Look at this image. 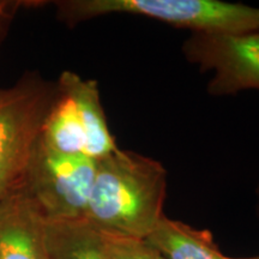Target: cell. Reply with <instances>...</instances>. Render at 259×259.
<instances>
[{
    "instance_id": "cell-14",
    "label": "cell",
    "mask_w": 259,
    "mask_h": 259,
    "mask_svg": "<svg viewBox=\"0 0 259 259\" xmlns=\"http://www.w3.org/2000/svg\"><path fill=\"white\" fill-rule=\"evenodd\" d=\"M257 196H258V205H259V179H258V185H257Z\"/></svg>"
},
{
    "instance_id": "cell-4",
    "label": "cell",
    "mask_w": 259,
    "mask_h": 259,
    "mask_svg": "<svg viewBox=\"0 0 259 259\" xmlns=\"http://www.w3.org/2000/svg\"><path fill=\"white\" fill-rule=\"evenodd\" d=\"M95 173L96 160L56 153L38 141L23 191L47 221L85 219Z\"/></svg>"
},
{
    "instance_id": "cell-2",
    "label": "cell",
    "mask_w": 259,
    "mask_h": 259,
    "mask_svg": "<svg viewBox=\"0 0 259 259\" xmlns=\"http://www.w3.org/2000/svg\"><path fill=\"white\" fill-rule=\"evenodd\" d=\"M56 8L69 25L107 15H134L193 32L259 31V8L220 0H64Z\"/></svg>"
},
{
    "instance_id": "cell-5",
    "label": "cell",
    "mask_w": 259,
    "mask_h": 259,
    "mask_svg": "<svg viewBox=\"0 0 259 259\" xmlns=\"http://www.w3.org/2000/svg\"><path fill=\"white\" fill-rule=\"evenodd\" d=\"M183 54L202 72L211 73L208 83L210 95L228 96L259 90V31L192 32L184 42Z\"/></svg>"
},
{
    "instance_id": "cell-8",
    "label": "cell",
    "mask_w": 259,
    "mask_h": 259,
    "mask_svg": "<svg viewBox=\"0 0 259 259\" xmlns=\"http://www.w3.org/2000/svg\"><path fill=\"white\" fill-rule=\"evenodd\" d=\"M164 259H226L211 233L163 216L144 239Z\"/></svg>"
},
{
    "instance_id": "cell-3",
    "label": "cell",
    "mask_w": 259,
    "mask_h": 259,
    "mask_svg": "<svg viewBox=\"0 0 259 259\" xmlns=\"http://www.w3.org/2000/svg\"><path fill=\"white\" fill-rule=\"evenodd\" d=\"M57 95V84L28 74L0 90V203L23 190L42 125Z\"/></svg>"
},
{
    "instance_id": "cell-7",
    "label": "cell",
    "mask_w": 259,
    "mask_h": 259,
    "mask_svg": "<svg viewBox=\"0 0 259 259\" xmlns=\"http://www.w3.org/2000/svg\"><path fill=\"white\" fill-rule=\"evenodd\" d=\"M57 85L69 95L76 106L84 138L85 155L93 160L112 154L118 149L103 111L96 80L84 79L72 71H64Z\"/></svg>"
},
{
    "instance_id": "cell-9",
    "label": "cell",
    "mask_w": 259,
    "mask_h": 259,
    "mask_svg": "<svg viewBox=\"0 0 259 259\" xmlns=\"http://www.w3.org/2000/svg\"><path fill=\"white\" fill-rule=\"evenodd\" d=\"M48 259H113L105 235L85 219L47 221Z\"/></svg>"
},
{
    "instance_id": "cell-6",
    "label": "cell",
    "mask_w": 259,
    "mask_h": 259,
    "mask_svg": "<svg viewBox=\"0 0 259 259\" xmlns=\"http://www.w3.org/2000/svg\"><path fill=\"white\" fill-rule=\"evenodd\" d=\"M0 259H48L46 219L23 190L0 203Z\"/></svg>"
},
{
    "instance_id": "cell-12",
    "label": "cell",
    "mask_w": 259,
    "mask_h": 259,
    "mask_svg": "<svg viewBox=\"0 0 259 259\" xmlns=\"http://www.w3.org/2000/svg\"><path fill=\"white\" fill-rule=\"evenodd\" d=\"M19 5H21V3L18 2H0V34H2L4 24L14 15L16 9Z\"/></svg>"
},
{
    "instance_id": "cell-10",
    "label": "cell",
    "mask_w": 259,
    "mask_h": 259,
    "mask_svg": "<svg viewBox=\"0 0 259 259\" xmlns=\"http://www.w3.org/2000/svg\"><path fill=\"white\" fill-rule=\"evenodd\" d=\"M40 142L56 153L85 155V138L76 106L58 85L56 99L42 125Z\"/></svg>"
},
{
    "instance_id": "cell-13",
    "label": "cell",
    "mask_w": 259,
    "mask_h": 259,
    "mask_svg": "<svg viewBox=\"0 0 259 259\" xmlns=\"http://www.w3.org/2000/svg\"><path fill=\"white\" fill-rule=\"evenodd\" d=\"M226 259H259V255H257V257H251V258H232V257H226Z\"/></svg>"
},
{
    "instance_id": "cell-1",
    "label": "cell",
    "mask_w": 259,
    "mask_h": 259,
    "mask_svg": "<svg viewBox=\"0 0 259 259\" xmlns=\"http://www.w3.org/2000/svg\"><path fill=\"white\" fill-rule=\"evenodd\" d=\"M167 180L161 162L118 148L96 160L85 220L105 234L144 240L164 216Z\"/></svg>"
},
{
    "instance_id": "cell-11",
    "label": "cell",
    "mask_w": 259,
    "mask_h": 259,
    "mask_svg": "<svg viewBox=\"0 0 259 259\" xmlns=\"http://www.w3.org/2000/svg\"><path fill=\"white\" fill-rule=\"evenodd\" d=\"M102 233V232H101ZM106 244L113 259H164L162 255L141 239L120 238L105 234Z\"/></svg>"
}]
</instances>
